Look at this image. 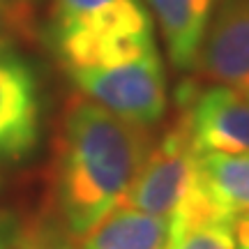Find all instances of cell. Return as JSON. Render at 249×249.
<instances>
[{
    "mask_svg": "<svg viewBox=\"0 0 249 249\" xmlns=\"http://www.w3.org/2000/svg\"><path fill=\"white\" fill-rule=\"evenodd\" d=\"M152 148L148 127L134 124L74 95L65 104L55 139L53 213L81 240L124 201Z\"/></svg>",
    "mask_w": 249,
    "mask_h": 249,
    "instance_id": "1",
    "label": "cell"
},
{
    "mask_svg": "<svg viewBox=\"0 0 249 249\" xmlns=\"http://www.w3.org/2000/svg\"><path fill=\"white\" fill-rule=\"evenodd\" d=\"M79 95L141 127H155L169 108L166 71L160 51L111 67L67 74Z\"/></svg>",
    "mask_w": 249,
    "mask_h": 249,
    "instance_id": "2",
    "label": "cell"
},
{
    "mask_svg": "<svg viewBox=\"0 0 249 249\" xmlns=\"http://www.w3.org/2000/svg\"><path fill=\"white\" fill-rule=\"evenodd\" d=\"M196 161L198 150L192 141L185 116L178 111L176 120L160 136V141H152L150 152L123 203L169 219L194 189Z\"/></svg>",
    "mask_w": 249,
    "mask_h": 249,
    "instance_id": "3",
    "label": "cell"
},
{
    "mask_svg": "<svg viewBox=\"0 0 249 249\" xmlns=\"http://www.w3.org/2000/svg\"><path fill=\"white\" fill-rule=\"evenodd\" d=\"M178 111L198 152H249V92L185 83L178 90Z\"/></svg>",
    "mask_w": 249,
    "mask_h": 249,
    "instance_id": "4",
    "label": "cell"
},
{
    "mask_svg": "<svg viewBox=\"0 0 249 249\" xmlns=\"http://www.w3.org/2000/svg\"><path fill=\"white\" fill-rule=\"evenodd\" d=\"M42 134L39 81L30 62L0 49V161L18 164L35 152Z\"/></svg>",
    "mask_w": 249,
    "mask_h": 249,
    "instance_id": "5",
    "label": "cell"
},
{
    "mask_svg": "<svg viewBox=\"0 0 249 249\" xmlns=\"http://www.w3.org/2000/svg\"><path fill=\"white\" fill-rule=\"evenodd\" d=\"M194 71L249 92V0H219L208 23Z\"/></svg>",
    "mask_w": 249,
    "mask_h": 249,
    "instance_id": "6",
    "label": "cell"
},
{
    "mask_svg": "<svg viewBox=\"0 0 249 249\" xmlns=\"http://www.w3.org/2000/svg\"><path fill=\"white\" fill-rule=\"evenodd\" d=\"M217 2L219 0H145L176 70H194Z\"/></svg>",
    "mask_w": 249,
    "mask_h": 249,
    "instance_id": "7",
    "label": "cell"
},
{
    "mask_svg": "<svg viewBox=\"0 0 249 249\" xmlns=\"http://www.w3.org/2000/svg\"><path fill=\"white\" fill-rule=\"evenodd\" d=\"M169 238L171 226L166 217L120 203L81 238L79 249H169Z\"/></svg>",
    "mask_w": 249,
    "mask_h": 249,
    "instance_id": "8",
    "label": "cell"
},
{
    "mask_svg": "<svg viewBox=\"0 0 249 249\" xmlns=\"http://www.w3.org/2000/svg\"><path fill=\"white\" fill-rule=\"evenodd\" d=\"M198 185L224 214L249 213V152H198Z\"/></svg>",
    "mask_w": 249,
    "mask_h": 249,
    "instance_id": "9",
    "label": "cell"
},
{
    "mask_svg": "<svg viewBox=\"0 0 249 249\" xmlns=\"http://www.w3.org/2000/svg\"><path fill=\"white\" fill-rule=\"evenodd\" d=\"M169 249H238L233 219L213 210L180 208L169 217Z\"/></svg>",
    "mask_w": 249,
    "mask_h": 249,
    "instance_id": "10",
    "label": "cell"
},
{
    "mask_svg": "<svg viewBox=\"0 0 249 249\" xmlns=\"http://www.w3.org/2000/svg\"><path fill=\"white\" fill-rule=\"evenodd\" d=\"M14 249H79V245L53 213L21 222Z\"/></svg>",
    "mask_w": 249,
    "mask_h": 249,
    "instance_id": "11",
    "label": "cell"
},
{
    "mask_svg": "<svg viewBox=\"0 0 249 249\" xmlns=\"http://www.w3.org/2000/svg\"><path fill=\"white\" fill-rule=\"evenodd\" d=\"M113 2H118V0H55L53 17H51V30L71 26L81 18L92 17L104 7L113 5Z\"/></svg>",
    "mask_w": 249,
    "mask_h": 249,
    "instance_id": "12",
    "label": "cell"
},
{
    "mask_svg": "<svg viewBox=\"0 0 249 249\" xmlns=\"http://www.w3.org/2000/svg\"><path fill=\"white\" fill-rule=\"evenodd\" d=\"M21 219L9 213H0V249H14Z\"/></svg>",
    "mask_w": 249,
    "mask_h": 249,
    "instance_id": "13",
    "label": "cell"
},
{
    "mask_svg": "<svg viewBox=\"0 0 249 249\" xmlns=\"http://www.w3.org/2000/svg\"><path fill=\"white\" fill-rule=\"evenodd\" d=\"M233 240L238 249H249V213L233 219Z\"/></svg>",
    "mask_w": 249,
    "mask_h": 249,
    "instance_id": "14",
    "label": "cell"
},
{
    "mask_svg": "<svg viewBox=\"0 0 249 249\" xmlns=\"http://www.w3.org/2000/svg\"><path fill=\"white\" fill-rule=\"evenodd\" d=\"M2 9H5V0H0V12H2Z\"/></svg>",
    "mask_w": 249,
    "mask_h": 249,
    "instance_id": "15",
    "label": "cell"
}]
</instances>
